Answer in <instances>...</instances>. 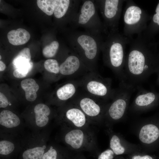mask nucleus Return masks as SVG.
Returning <instances> with one entry per match:
<instances>
[{"mask_svg":"<svg viewBox=\"0 0 159 159\" xmlns=\"http://www.w3.org/2000/svg\"><path fill=\"white\" fill-rule=\"evenodd\" d=\"M129 45L124 69L125 82L136 89L146 80L153 69L149 36L142 33L135 39H132Z\"/></svg>","mask_w":159,"mask_h":159,"instance_id":"f257e3e1","label":"nucleus"},{"mask_svg":"<svg viewBox=\"0 0 159 159\" xmlns=\"http://www.w3.org/2000/svg\"><path fill=\"white\" fill-rule=\"evenodd\" d=\"M60 128L59 139L69 150L75 153L87 151L96 156L99 155L95 135L90 128Z\"/></svg>","mask_w":159,"mask_h":159,"instance_id":"f03ea898","label":"nucleus"},{"mask_svg":"<svg viewBox=\"0 0 159 159\" xmlns=\"http://www.w3.org/2000/svg\"><path fill=\"white\" fill-rule=\"evenodd\" d=\"M49 127L24 132L21 135L20 159H42L49 142Z\"/></svg>","mask_w":159,"mask_h":159,"instance_id":"7ed1b4c3","label":"nucleus"},{"mask_svg":"<svg viewBox=\"0 0 159 159\" xmlns=\"http://www.w3.org/2000/svg\"><path fill=\"white\" fill-rule=\"evenodd\" d=\"M123 12V34L132 39L135 34L143 33L147 27L149 17L146 11L132 0L126 1Z\"/></svg>","mask_w":159,"mask_h":159,"instance_id":"20e7f679","label":"nucleus"},{"mask_svg":"<svg viewBox=\"0 0 159 159\" xmlns=\"http://www.w3.org/2000/svg\"><path fill=\"white\" fill-rule=\"evenodd\" d=\"M132 39L123 34H117L114 40L110 45L107 58L110 66L119 78L120 82H125L124 69L125 64L126 46Z\"/></svg>","mask_w":159,"mask_h":159,"instance_id":"39448f33","label":"nucleus"},{"mask_svg":"<svg viewBox=\"0 0 159 159\" xmlns=\"http://www.w3.org/2000/svg\"><path fill=\"white\" fill-rule=\"evenodd\" d=\"M136 89L125 82H120L119 88L113 97V100L107 110V115L109 118L116 120L123 116L131 97Z\"/></svg>","mask_w":159,"mask_h":159,"instance_id":"423d86ee","label":"nucleus"},{"mask_svg":"<svg viewBox=\"0 0 159 159\" xmlns=\"http://www.w3.org/2000/svg\"><path fill=\"white\" fill-rule=\"evenodd\" d=\"M31 114L24 115L26 127L30 130L41 131L49 127L52 117L51 110L47 105L43 103L36 104Z\"/></svg>","mask_w":159,"mask_h":159,"instance_id":"0eeeda50","label":"nucleus"},{"mask_svg":"<svg viewBox=\"0 0 159 159\" xmlns=\"http://www.w3.org/2000/svg\"><path fill=\"white\" fill-rule=\"evenodd\" d=\"M55 120L60 127L68 128H90L92 123L78 106L69 108Z\"/></svg>","mask_w":159,"mask_h":159,"instance_id":"6e6552de","label":"nucleus"},{"mask_svg":"<svg viewBox=\"0 0 159 159\" xmlns=\"http://www.w3.org/2000/svg\"><path fill=\"white\" fill-rule=\"evenodd\" d=\"M26 127L25 122L17 115L8 110L0 113V132L21 135Z\"/></svg>","mask_w":159,"mask_h":159,"instance_id":"1a4fd4ad","label":"nucleus"},{"mask_svg":"<svg viewBox=\"0 0 159 159\" xmlns=\"http://www.w3.org/2000/svg\"><path fill=\"white\" fill-rule=\"evenodd\" d=\"M21 135L0 132V155L8 157L21 150Z\"/></svg>","mask_w":159,"mask_h":159,"instance_id":"9d476101","label":"nucleus"},{"mask_svg":"<svg viewBox=\"0 0 159 159\" xmlns=\"http://www.w3.org/2000/svg\"><path fill=\"white\" fill-rule=\"evenodd\" d=\"M78 105L92 123H96L102 113L100 105L91 98L85 97L80 101Z\"/></svg>","mask_w":159,"mask_h":159,"instance_id":"9b49d317","label":"nucleus"},{"mask_svg":"<svg viewBox=\"0 0 159 159\" xmlns=\"http://www.w3.org/2000/svg\"><path fill=\"white\" fill-rule=\"evenodd\" d=\"M76 153L66 147L49 142L42 159H73Z\"/></svg>","mask_w":159,"mask_h":159,"instance_id":"f8f14e48","label":"nucleus"},{"mask_svg":"<svg viewBox=\"0 0 159 159\" xmlns=\"http://www.w3.org/2000/svg\"><path fill=\"white\" fill-rule=\"evenodd\" d=\"M110 81L106 80L102 81H91L87 85L88 91L92 94L101 97H113L115 91L110 88Z\"/></svg>","mask_w":159,"mask_h":159,"instance_id":"ddd939ff","label":"nucleus"},{"mask_svg":"<svg viewBox=\"0 0 159 159\" xmlns=\"http://www.w3.org/2000/svg\"><path fill=\"white\" fill-rule=\"evenodd\" d=\"M123 0H106L105 1L104 14L105 17L114 21L117 26L121 16Z\"/></svg>","mask_w":159,"mask_h":159,"instance_id":"4468645a","label":"nucleus"},{"mask_svg":"<svg viewBox=\"0 0 159 159\" xmlns=\"http://www.w3.org/2000/svg\"><path fill=\"white\" fill-rule=\"evenodd\" d=\"M136 89L138 92L134 100L133 107L138 110L146 109L155 101L156 96L153 92L146 90L140 86L137 87Z\"/></svg>","mask_w":159,"mask_h":159,"instance_id":"2eb2a0df","label":"nucleus"},{"mask_svg":"<svg viewBox=\"0 0 159 159\" xmlns=\"http://www.w3.org/2000/svg\"><path fill=\"white\" fill-rule=\"evenodd\" d=\"M77 42L84 50L87 58L91 59L95 57L97 52V47L96 42L92 37L82 35L78 37Z\"/></svg>","mask_w":159,"mask_h":159,"instance_id":"dca6fc26","label":"nucleus"},{"mask_svg":"<svg viewBox=\"0 0 159 159\" xmlns=\"http://www.w3.org/2000/svg\"><path fill=\"white\" fill-rule=\"evenodd\" d=\"M159 136V130L155 125L149 124L143 126L141 129L139 134V138L143 143H151L155 140Z\"/></svg>","mask_w":159,"mask_h":159,"instance_id":"f3484780","label":"nucleus"},{"mask_svg":"<svg viewBox=\"0 0 159 159\" xmlns=\"http://www.w3.org/2000/svg\"><path fill=\"white\" fill-rule=\"evenodd\" d=\"M7 37L9 42L14 45H19L27 43L30 37L29 33L26 30L19 28L8 32Z\"/></svg>","mask_w":159,"mask_h":159,"instance_id":"a211bd4d","label":"nucleus"},{"mask_svg":"<svg viewBox=\"0 0 159 159\" xmlns=\"http://www.w3.org/2000/svg\"><path fill=\"white\" fill-rule=\"evenodd\" d=\"M21 88L25 92L26 100L29 102L34 101L37 97V92L39 88L38 85L32 78L23 80L21 82Z\"/></svg>","mask_w":159,"mask_h":159,"instance_id":"6ab92c4d","label":"nucleus"},{"mask_svg":"<svg viewBox=\"0 0 159 159\" xmlns=\"http://www.w3.org/2000/svg\"><path fill=\"white\" fill-rule=\"evenodd\" d=\"M80 66L78 58L74 56H70L59 66V72L63 75L72 74L78 70Z\"/></svg>","mask_w":159,"mask_h":159,"instance_id":"aec40b11","label":"nucleus"},{"mask_svg":"<svg viewBox=\"0 0 159 159\" xmlns=\"http://www.w3.org/2000/svg\"><path fill=\"white\" fill-rule=\"evenodd\" d=\"M81 12L79 23L84 24L88 21L95 13V9L93 3L90 1H85L82 6Z\"/></svg>","mask_w":159,"mask_h":159,"instance_id":"412c9836","label":"nucleus"},{"mask_svg":"<svg viewBox=\"0 0 159 159\" xmlns=\"http://www.w3.org/2000/svg\"><path fill=\"white\" fill-rule=\"evenodd\" d=\"M75 92L76 89L74 85L69 83L59 88L57 91V95L60 100L65 101L72 97Z\"/></svg>","mask_w":159,"mask_h":159,"instance_id":"4be33fe9","label":"nucleus"},{"mask_svg":"<svg viewBox=\"0 0 159 159\" xmlns=\"http://www.w3.org/2000/svg\"><path fill=\"white\" fill-rule=\"evenodd\" d=\"M33 65V63L30 61L18 65L13 72L14 76L18 78L25 77L32 70Z\"/></svg>","mask_w":159,"mask_h":159,"instance_id":"5701e85b","label":"nucleus"},{"mask_svg":"<svg viewBox=\"0 0 159 159\" xmlns=\"http://www.w3.org/2000/svg\"><path fill=\"white\" fill-rule=\"evenodd\" d=\"M54 14L57 18H60L66 14L69 7L70 1L69 0H55Z\"/></svg>","mask_w":159,"mask_h":159,"instance_id":"b1692460","label":"nucleus"},{"mask_svg":"<svg viewBox=\"0 0 159 159\" xmlns=\"http://www.w3.org/2000/svg\"><path fill=\"white\" fill-rule=\"evenodd\" d=\"M37 4L39 8L49 16L53 14L55 9V0H37Z\"/></svg>","mask_w":159,"mask_h":159,"instance_id":"393cba45","label":"nucleus"},{"mask_svg":"<svg viewBox=\"0 0 159 159\" xmlns=\"http://www.w3.org/2000/svg\"><path fill=\"white\" fill-rule=\"evenodd\" d=\"M110 147L114 154L116 155L122 154L125 151L124 148L121 144L120 138L115 135L112 136L110 138Z\"/></svg>","mask_w":159,"mask_h":159,"instance_id":"a878e982","label":"nucleus"},{"mask_svg":"<svg viewBox=\"0 0 159 159\" xmlns=\"http://www.w3.org/2000/svg\"><path fill=\"white\" fill-rule=\"evenodd\" d=\"M59 47V44L57 41L52 42L43 49L42 54L43 56L47 58L54 57L56 54Z\"/></svg>","mask_w":159,"mask_h":159,"instance_id":"bb28decb","label":"nucleus"},{"mask_svg":"<svg viewBox=\"0 0 159 159\" xmlns=\"http://www.w3.org/2000/svg\"><path fill=\"white\" fill-rule=\"evenodd\" d=\"M31 59L30 50L28 48H25L21 50L17 55L14 58L12 62L13 66L17 63L21 61L30 62Z\"/></svg>","mask_w":159,"mask_h":159,"instance_id":"cd10ccee","label":"nucleus"},{"mask_svg":"<svg viewBox=\"0 0 159 159\" xmlns=\"http://www.w3.org/2000/svg\"><path fill=\"white\" fill-rule=\"evenodd\" d=\"M46 70L49 72L57 74L59 72V66L57 61L53 59L46 60L44 63Z\"/></svg>","mask_w":159,"mask_h":159,"instance_id":"c85d7f7f","label":"nucleus"},{"mask_svg":"<svg viewBox=\"0 0 159 159\" xmlns=\"http://www.w3.org/2000/svg\"><path fill=\"white\" fill-rule=\"evenodd\" d=\"M114 154L111 149H107L99 154L97 159H113Z\"/></svg>","mask_w":159,"mask_h":159,"instance_id":"c756f323","label":"nucleus"},{"mask_svg":"<svg viewBox=\"0 0 159 159\" xmlns=\"http://www.w3.org/2000/svg\"><path fill=\"white\" fill-rule=\"evenodd\" d=\"M10 105L7 97L1 92H0V107L5 108Z\"/></svg>","mask_w":159,"mask_h":159,"instance_id":"7c9ffc66","label":"nucleus"},{"mask_svg":"<svg viewBox=\"0 0 159 159\" xmlns=\"http://www.w3.org/2000/svg\"><path fill=\"white\" fill-rule=\"evenodd\" d=\"M155 12L156 13L153 16L152 21L153 22L157 24L159 26V3L156 7Z\"/></svg>","mask_w":159,"mask_h":159,"instance_id":"2f4dec72","label":"nucleus"},{"mask_svg":"<svg viewBox=\"0 0 159 159\" xmlns=\"http://www.w3.org/2000/svg\"><path fill=\"white\" fill-rule=\"evenodd\" d=\"M132 159H153L149 155H145L143 156L140 155H135L132 157Z\"/></svg>","mask_w":159,"mask_h":159,"instance_id":"473e14b6","label":"nucleus"},{"mask_svg":"<svg viewBox=\"0 0 159 159\" xmlns=\"http://www.w3.org/2000/svg\"><path fill=\"white\" fill-rule=\"evenodd\" d=\"M73 159H86L83 155L80 153H77L75 155Z\"/></svg>","mask_w":159,"mask_h":159,"instance_id":"72a5a7b5","label":"nucleus"},{"mask_svg":"<svg viewBox=\"0 0 159 159\" xmlns=\"http://www.w3.org/2000/svg\"><path fill=\"white\" fill-rule=\"evenodd\" d=\"M6 68L5 64L1 60L0 61V71H3Z\"/></svg>","mask_w":159,"mask_h":159,"instance_id":"f704fd0d","label":"nucleus"},{"mask_svg":"<svg viewBox=\"0 0 159 159\" xmlns=\"http://www.w3.org/2000/svg\"><path fill=\"white\" fill-rule=\"evenodd\" d=\"M1 55H0V59H1Z\"/></svg>","mask_w":159,"mask_h":159,"instance_id":"c9c22d12","label":"nucleus"}]
</instances>
